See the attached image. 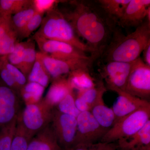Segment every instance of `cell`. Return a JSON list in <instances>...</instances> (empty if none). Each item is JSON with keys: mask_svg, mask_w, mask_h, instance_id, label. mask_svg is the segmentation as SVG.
<instances>
[{"mask_svg": "<svg viewBox=\"0 0 150 150\" xmlns=\"http://www.w3.org/2000/svg\"><path fill=\"white\" fill-rule=\"evenodd\" d=\"M31 2L30 0H0V15L12 16Z\"/></svg>", "mask_w": 150, "mask_h": 150, "instance_id": "28", "label": "cell"}, {"mask_svg": "<svg viewBox=\"0 0 150 150\" xmlns=\"http://www.w3.org/2000/svg\"><path fill=\"white\" fill-rule=\"evenodd\" d=\"M107 91L104 83L101 81L97 82L96 86L91 88L82 91H78L77 95L80 96L90 108L103 101V96Z\"/></svg>", "mask_w": 150, "mask_h": 150, "instance_id": "23", "label": "cell"}, {"mask_svg": "<svg viewBox=\"0 0 150 150\" xmlns=\"http://www.w3.org/2000/svg\"><path fill=\"white\" fill-rule=\"evenodd\" d=\"M33 138L18 118L17 124L10 150H27Z\"/></svg>", "mask_w": 150, "mask_h": 150, "instance_id": "27", "label": "cell"}, {"mask_svg": "<svg viewBox=\"0 0 150 150\" xmlns=\"http://www.w3.org/2000/svg\"><path fill=\"white\" fill-rule=\"evenodd\" d=\"M142 53L144 56V62L146 64L150 66V43H148Z\"/></svg>", "mask_w": 150, "mask_h": 150, "instance_id": "38", "label": "cell"}, {"mask_svg": "<svg viewBox=\"0 0 150 150\" xmlns=\"http://www.w3.org/2000/svg\"><path fill=\"white\" fill-rule=\"evenodd\" d=\"M35 35L46 39L69 43L92 55L89 47L80 39L64 14L56 7L46 14Z\"/></svg>", "mask_w": 150, "mask_h": 150, "instance_id": "3", "label": "cell"}, {"mask_svg": "<svg viewBox=\"0 0 150 150\" xmlns=\"http://www.w3.org/2000/svg\"><path fill=\"white\" fill-rule=\"evenodd\" d=\"M45 88L37 83L28 82L21 90L20 96L26 105L35 103L42 99Z\"/></svg>", "mask_w": 150, "mask_h": 150, "instance_id": "26", "label": "cell"}, {"mask_svg": "<svg viewBox=\"0 0 150 150\" xmlns=\"http://www.w3.org/2000/svg\"><path fill=\"white\" fill-rule=\"evenodd\" d=\"M51 125L62 150L72 146L77 131L76 118L54 108Z\"/></svg>", "mask_w": 150, "mask_h": 150, "instance_id": "8", "label": "cell"}, {"mask_svg": "<svg viewBox=\"0 0 150 150\" xmlns=\"http://www.w3.org/2000/svg\"><path fill=\"white\" fill-rule=\"evenodd\" d=\"M51 82L52 83L44 98L54 108L67 94L74 89L66 76L58 78Z\"/></svg>", "mask_w": 150, "mask_h": 150, "instance_id": "18", "label": "cell"}, {"mask_svg": "<svg viewBox=\"0 0 150 150\" xmlns=\"http://www.w3.org/2000/svg\"><path fill=\"white\" fill-rule=\"evenodd\" d=\"M6 66L21 91L27 83L28 81L25 76L19 69L9 63L7 59Z\"/></svg>", "mask_w": 150, "mask_h": 150, "instance_id": "36", "label": "cell"}, {"mask_svg": "<svg viewBox=\"0 0 150 150\" xmlns=\"http://www.w3.org/2000/svg\"><path fill=\"white\" fill-rule=\"evenodd\" d=\"M11 16L0 15V56L13 51L17 43V35L11 24Z\"/></svg>", "mask_w": 150, "mask_h": 150, "instance_id": "17", "label": "cell"}, {"mask_svg": "<svg viewBox=\"0 0 150 150\" xmlns=\"http://www.w3.org/2000/svg\"><path fill=\"white\" fill-rule=\"evenodd\" d=\"M146 19L150 21V0H131L118 23L123 27L137 28Z\"/></svg>", "mask_w": 150, "mask_h": 150, "instance_id": "13", "label": "cell"}, {"mask_svg": "<svg viewBox=\"0 0 150 150\" xmlns=\"http://www.w3.org/2000/svg\"><path fill=\"white\" fill-rule=\"evenodd\" d=\"M21 105V96L0 78V130L18 116Z\"/></svg>", "mask_w": 150, "mask_h": 150, "instance_id": "11", "label": "cell"}, {"mask_svg": "<svg viewBox=\"0 0 150 150\" xmlns=\"http://www.w3.org/2000/svg\"><path fill=\"white\" fill-rule=\"evenodd\" d=\"M28 82L35 83L44 88L51 81V76L46 69L41 58V53L37 52L36 60L27 79Z\"/></svg>", "mask_w": 150, "mask_h": 150, "instance_id": "21", "label": "cell"}, {"mask_svg": "<svg viewBox=\"0 0 150 150\" xmlns=\"http://www.w3.org/2000/svg\"><path fill=\"white\" fill-rule=\"evenodd\" d=\"M7 57L0 56V78L3 81L21 96V90L16 84L6 66Z\"/></svg>", "mask_w": 150, "mask_h": 150, "instance_id": "31", "label": "cell"}, {"mask_svg": "<svg viewBox=\"0 0 150 150\" xmlns=\"http://www.w3.org/2000/svg\"><path fill=\"white\" fill-rule=\"evenodd\" d=\"M75 104L81 112L90 111V108L80 96H75Z\"/></svg>", "mask_w": 150, "mask_h": 150, "instance_id": "37", "label": "cell"}, {"mask_svg": "<svg viewBox=\"0 0 150 150\" xmlns=\"http://www.w3.org/2000/svg\"><path fill=\"white\" fill-rule=\"evenodd\" d=\"M117 145L114 143H104L82 144L75 145L65 150H116Z\"/></svg>", "mask_w": 150, "mask_h": 150, "instance_id": "34", "label": "cell"}, {"mask_svg": "<svg viewBox=\"0 0 150 150\" xmlns=\"http://www.w3.org/2000/svg\"><path fill=\"white\" fill-rule=\"evenodd\" d=\"M102 55L106 62L115 61L130 63L139 58L150 43V21L148 19L136 30L125 36L115 34Z\"/></svg>", "mask_w": 150, "mask_h": 150, "instance_id": "2", "label": "cell"}, {"mask_svg": "<svg viewBox=\"0 0 150 150\" xmlns=\"http://www.w3.org/2000/svg\"><path fill=\"white\" fill-rule=\"evenodd\" d=\"M41 56L43 64L51 76V81L68 76L75 70L89 69L94 61L83 59L63 60L52 58L42 53Z\"/></svg>", "mask_w": 150, "mask_h": 150, "instance_id": "12", "label": "cell"}, {"mask_svg": "<svg viewBox=\"0 0 150 150\" xmlns=\"http://www.w3.org/2000/svg\"><path fill=\"white\" fill-rule=\"evenodd\" d=\"M35 13L32 1L30 4L11 16V24L17 35L32 18Z\"/></svg>", "mask_w": 150, "mask_h": 150, "instance_id": "24", "label": "cell"}, {"mask_svg": "<svg viewBox=\"0 0 150 150\" xmlns=\"http://www.w3.org/2000/svg\"><path fill=\"white\" fill-rule=\"evenodd\" d=\"M114 91L118 95L112 108L115 115V123L134 111L141 108L150 107L149 101L148 100L133 96L120 90H115Z\"/></svg>", "mask_w": 150, "mask_h": 150, "instance_id": "14", "label": "cell"}, {"mask_svg": "<svg viewBox=\"0 0 150 150\" xmlns=\"http://www.w3.org/2000/svg\"><path fill=\"white\" fill-rule=\"evenodd\" d=\"M25 42H18L16 44L13 51L6 55L9 63L21 71Z\"/></svg>", "mask_w": 150, "mask_h": 150, "instance_id": "33", "label": "cell"}, {"mask_svg": "<svg viewBox=\"0 0 150 150\" xmlns=\"http://www.w3.org/2000/svg\"><path fill=\"white\" fill-rule=\"evenodd\" d=\"M62 1L56 0H33L35 12L44 15L55 8L56 5Z\"/></svg>", "mask_w": 150, "mask_h": 150, "instance_id": "35", "label": "cell"}, {"mask_svg": "<svg viewBox=\"0 0 150 150\" xmlns=\"http://www.w3.org/2000/svg\"><path fill=\"white\" fill-rule=\"evenodd\" d=\"M18 117L0 130V150H10L17 124Z\"/></svg>", "mask_w": 150, "mask_h": 150, "instance_id": "29", "label": "cell"}, {"mask_svg": "<svg viewBox=\"0 0 150 150\" xmlns=\"http://www.w3.org/2000/svg\"><path fill=\"white\" fill-rule=\"evenodd\" d=\"M35 45V41L33 38L25 41L21 71L27 79L36 60L37 52Z\"/></svg>", "mask_w": 150, "mask_h": 150, "instance_id": "25", "label": "cell"}, {"mask_svg": "<svg viewBox=\"0 0 150 150\" xmlns=\"http://www.w3.org/2000/svg\"><path fill=\"white\" fill-rule=\"evenodd\" d=\"M73 88L82 91L91 88L96 86L97 82L92 77L89 69H79L71 72L68 75Z\"/></svg>", "mask_w": 150, "mask_h": 150, "instance_id": "20", "label": "cell"}, {"mask_svg": "<svg viewBox=\"0 0 150 150\" xmlns=\"http://www.w3.org/2000/svg\"><path fill=\"white\" fill-rule=\"evenodd\" d=\"M77 131L73 146L95 143L101 140L108 129L99 125L90 111L81 112L76 118Z\"/></svg>", "mask_w": 150, "mask_h": 150, "instance_id": "9", "label": "cell"}, {"mask_svg": "<svg viewBox=\"0 0 150 150\" xmlns=\"http://www.w3.org/2000/svg\"><path fill=\"white\" fill-rule=\"evenodd\" d=\"M90 112L103 128L110 129L115 123V115L112 108L105 105L104 101L92 108Z\"/></svg>", "mask_w": 150, "mask_h": 150, "instance_id": "22", "label": "cell"}, {"mask_svg": "<svg viewBox=\"0 0 150 150\" xmlns=\"http://www.w3.org/2000/svg\"><path fill=\"white\" fill-rule=\"evenodd\" d=\"M85 1H71L73 9L63 12L79 37L86 40L97 59L103 54L115 31V23L105 13L98 4Z\"/></svg>", "mask_w": 150, "mask_h": 150, "instance_id": "1", "label": "cell"}, {"mask_svg": "<svg viewBox=\"0 0 150 150\" xmlns=\"http://www.w3.org/2000/svg\"><path fill=\"white\" fill-rule=\"evenodd\" d=\"M150 107L141 108L126 115L114 123L100 140L104 143H113L137 133L150 120Z\"/></svg>", "mask_w": 150, "mask_h": 150, "instance_id": "4", "label": "cell"}, {"mask_svg": "<svg viewBox=\"0 0 150 150\" xmlns=\"http://www.w3.org/2000/svg\"><path fill=\"white\" fill-rule=\"evenodd\" d=\"M134 62H106L100 71L101 76L105 81L106 88L113 91L115 90L124 91Z\"/></svg>", "mask_w": 150, "mask_h": 150, "instance_id": "10", "label": "cell"}, {"mask_svg": "<svg viewBox=\"0 0 150 150\" xmlns=\"http://www.w3.org/2000/svg\"><path fill=\"white\" fill-rule=\"evenodd\" d=\"M33 38L37 43L40 52L52 58L63 60H96L92 56H87L86 53L69 43L46 39L35 34Z\"/></svg>", "mask_w": 150, "mask_h": 150, "instance_id": "6", "label": "cell"}, {"mask_svg": "<svg viewBox=\"0 0 150 150\" xmlns=\"http://www.w3.org/2000/svg\"><path fill=\"white\" fill-rule=\"evenodd\" d=\"M131 0H99L96 1L100 7L115 24L123 16Z\"/></svg>", "mask_w": 150, "mask_h": 150, "instance_id": "19", "label": "cell"}, {"mask_svg": "<svg viewBox=\"0 0 150 150\" xmlns=\"http://www.w3.org/2000/svg\"><path fill=\"white\" fill-rule=\"evenodd\" d=\"M54 109L43 98L37 102L26 105L20 112L18 118L25 129L33 137L51 124Z\"/></svg>", "mask_w": 150, "mask_h": 150, "instance_id": "5", "label": "cell"}, {"mask_svg": "<svg viewBox=\"0 0 150 150\" xmlns=\"http://www.w3.org/2000/svg\"><path fill=\"white\" fill-rule=\"evenodd\" d=\"M54 108L59 112L72 115L76 118L81 112L75 104V95L74 91L67 94Z\"/></svg>", "mask_w": 150, "mask_h": 150, "instance_id": "30", "label": "cell"}, {"mask_svg": "<svg viewBox=\"0 0 150 150\" xmlns=\"http://www.w3.org/2000/svg\"><path fill=\"white\" fill-rule=\"evenodd\" d=\"M121 150H150V120L137 133L118 140Z\"/></svg>", "mask_w": 150, "mask_h": 150, "instance_id": "15", "label": "cell"}, {"mask_svg": "<svg viewBox=\"0 0 150 150\" xmlns=\"http://www.w3.org/2000/svg\"><path fill=\"white\" fill-rule=\"evenodd\" d=\"M44 15L35 12V14L17 35L18 39H24L29 37L34 30L40 27Z\"/></svg>", "mask_w": 150, "mask_h": 150, "instance_id": "32", "label": "cell"}, {"mask_svg": "<svg viewBox=\"0 0 150 150\" xmlns=\"http://www.w3.org/2000/svg\"><path fill=\"white\" fill-rule=\"evenodd\" d=\"M124 91L141 99H150V66L140 57L134 61Z\"/></svg>", "mask_w": 150, "mask_h": 150, "instance_id": "7", "label": "cell"}, {"mask_svg": "<svg viewBox=\"0 0 150 150\" xmlns=\"http://www.w3.org/2000/svg\"><path fill=\"white\" fill-rule=\"evenodd\" d=\"M27 150H62L51 124L33 137Z\"/></svg>", "mask_w": 150, "mask_h": 150, "instance_id": "16", "label": "cell"}]
</instances>
